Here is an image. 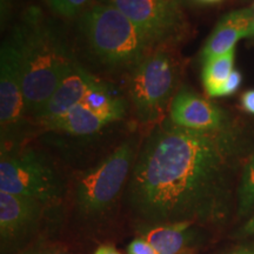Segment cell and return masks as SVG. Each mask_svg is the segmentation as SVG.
Here are the masks:
<instances>
[{
    "mask_svg": "<svg viewBox=\"0 0 254 254\" xmlns=\"http://www.w3.org/2000/svg\"><path fill=\"white\" fill-rule=\"evenodd\" d=\"M240 150L231 128L200 132L171 120L161 123L145 139L133 165L127 187L133 214L144 226L224 220Z\"/></svg>",
    "mask_w": 254,
    "mask_h": 254,
    "instance_id": "obj_1",
    "label": "cell"
},
{
    "mask_svg": "<svg viewBox=\"0 0 254 254\" xmlns=\"http://www.w3.org/2000/svg\"><path fill=\"white\" fill-rule=\"evenodd\" d=\"M11 36L20 53L27 114L37 118L75 60L59 32L38 8L28 9Z\"/></svg>",
    "mask_w": 254,
    "mask_h": 254,
    "instance_id": "obj_2",
    "label": "cell"
},
{
    "mask_svg": "<svg viewBox=\"0 0 254 254\" xmlns=\"http://www.w3.org/2000/svg\"><path fill=\"white\" fill-rule=\"evenodd\" d=\"M80 27L92 53L110 67L134 68L153 52L147 37L110 4L86 9Z\"/></svg>",
    "mask_w": 254,
    "mask_h": 254,
    "instance_id": "obj_3",
    "label": "cell"
},
{
    "mask_svg": "<svg viewBox=\"0 0 254 254\" xmlns=\"http://www.w3.org/2000/svg\"><path fill=\"white\" fill-rule=\"evenodd\" d=\"M134 146L125 141L75 182L74 201L79 217L98 221L109 214L125 189L135 161Z\"/></svg>",
    "mask_w": 254,
    "mask_h": 254,
    "instance_id": "obj_4",
    "label": "cell"
},
{
    "mask_svg": "<svg viewBox=\"0 0 254 254\" xmlns=\"http://www.w3.org/2000/svg\"><path fill=\"white\" fill-rule=\"evenodd\" d=\"M0 192L53 206L62 201L65 183L52 163L40 153L33 150H11L1 152Z\"/></svg>",
    "mask_w": 254,
    "mask_h": 254,
    "instance_id": "obj_5",
    "label": "cell"
},
{
    "mask_svg": "<svg viewBox=\"0 0 254 254\" xmlns=\"http://www.w3.org/2000/svg\"><path fill=\"white\" fill-rule=\"evenodd\" d=\"M177 74L176 63L163 49L153 51L133 68L129 97L140 122L153 123L163 116L173 100Z\"/></svg>",
    "mask_w": 254,
    "mask_h": 254,
    "instance_id": "obj_6",
    "label": "cell"
},
{
    "mask_svg": "<svg viewBox=\"0 0 254 254\" xmlns=\"http://www.w3.org/2000/svg\"><path fill=\"white\" fill-rule=\"evenodd\" d=\"M27 114L25 104L20 53L13 37L9 36L0 51V123L1 151L17 140Z\"/></svg>",
    "mask_w": 254,
    "mask_h": 254,
    "instance_id": "obj_7",
    "label": "cell"
},
{
    "mask_svg": "<svg viewBox=\"0 0 254 254\" xmlns=\"http://www.w3.org/2000/svg\"><path fill=\"white\" fill-rule=\"evenodd\" d=\"M126 15L154 47L179 39L184 18L171 0H105Z\"/></svg>",
    "mask_w": 254,
    "mask_h": 254,
    "instance_id": "obj_8",
    "label": "cell"
},
{
    "mask_svg": "<svg viewBox=\"0 0 254 254\" xmlns=\"http://www.w3.org/2000/svg\"><path fill=\"white\" fill-rule=\"evenodd\" d=\"M46 207L34 199L0 192L1 254H14L33 239Z\"/></svg>",
    "mask_w": 254,
    "mask_h": 254,
    "instance_id": "obj_9",
    "label": "cell"
},
{
    "mask_svg": "<svg viewBox=\"0 0 254 254\" xmlns=\"http://www.w3.org/2000/svg\"><path fill=\"white\" fill-rule=\"evenodd\" d=\"M170 120L190 131L217 132L228 128L220 107L187 88L180 90L173 98Z\"/></svg>",
    "mask_w": 254,
    "mask_h": 254,
    "instance_id": "obj_10",
    "label": "cell"
},
{
    "mask_svg": "<svg viewBox=\"0 0 254 254\" xmlns=\"http://www.w3.org/2000/svg\"><path fill=\"white\" fill-rule=\"evenodd\" d=\"M95 77L75 62L59 82L44 109L36 119L41 125L49 127L56 120L65 116L69 110L80 104L88 88L95 81Z\"/></svg>",
    "mask_w": 254,
    "mask_h": 254,
    "instance_id": "obj_11",
    "label": "cell"
},
{
    "mask_svg": "<svg viewBox=\"0 0 254 254\" xmlns=\"http://www.w3.org/2000/svg\"><path fill=\"white\" fill-rule=\"evenodd\" d=\"M254 8H243L224 15L206 40L201 57L206 60L222 56L233 50L243 38L250 36Z\"/></svg>",
    "mask_w": 254,
    "mask_h": 254,
    "instance_id": "obj_12",
    "label": "cell"
},
{
    "mask_svg": "<svg viewBox=\"0 0 254 254\" xmlns=\"http://www.w3.org/2000/svg\"><path fill=\"white\" fill-rule=\"evenodd\" d=\"M193 225L190 221L152 225L142 227L140 233L158 254H180L192 246L196 239Z\"/></svg>",
    "mask_w": 254,
    "mask_h": 254,
    "instance_id": "obj_13",
    "label": "cell"
},
{
    "mask_svg": "<svg viewBox=\"0 0 254 254\" xmlns=\"http://www.w3.org/2000/svg\"><path fill=\"white\" fill-rule=\"evenodd\" d=\"M81 104L110 124L122 119L126 110L123 98L99 79H95L91 85Z\"/></svg>",
    "mask_w": 254,
    "mask_h": 254,
    "instance_id": "obj_14",
    "label": "cell"
},
{
    "mask_svg": "<svg viewBox=\"0 0 254 254\" xmlns=\"http://www.w3.org/2000/svg\"><path fill=\"white\" fill-rule=\"evenodd\" d=\"M109 124L80 103L47 128L77 136H87L100 132Z\"/></svg>",
    "mask_w": 254,
    "mask_h": 254,
    "instance_id": "obj_15",
    "label": "cell"
},
{
    "mask_svg": "<svg viewBox=\"0 0 254 254\" xmlns=\"http://www.w3.org/2000/svg\"><path fill=\"white\" fill-rule=\"evenodd\" d=\"M234 60H236V49L204 62L201 78L205 92L208 97H218L221 86L233 72Z\"/></svg>",
    "mask_w": 254,
    "mask_h": 254,
    "instance_id": "obj_16",
    "label": "cell"
},
{
    "mask_svg": "<svg viewBox=\"0 0 254 254\" xmlns=\"http://www.w3.org/2000/svg\"><path fill=\"white\" fill-rule=\"evenodd\" d=\"M254 211V153L244 165L237 190V213L244 218Z\"/></svg>",
    "mask_w": 254,
    "mask_h": 254,
    "instance_id": "obj_17",
    "label": "cell"
},
{
    "mask_svg": "<svg viewBox=\"0 0 254 254\" xmlns=\"http://www.w3.org/2000/svg\"><path fill=\"white\" fill-rule=\"evenodd\" d=\"M50 7L63 17H73L84 9L90 0H47Z\"/></svg>",
    "mask_w": 254,
    "mask_h": 254,
    "instance_id": "obj_18",
    "label": "cell"
},
{
    "mask_svg": "<svg viewBox=\"0 0 254 254\" xmlns=\"http://www.w3.org/2000/svg\"><path fill=\"white\" fill-rule=\"evenodd\" d=\"M241 81H243L241 73L238 69H233L230 77H228L227 80L225 81V84L221 86L220 91L218 93V97H227V95L234 94L240 88Z\"/></svg>",
    "mask_w": 254,
    "mask_h": 254,
    "instance_id": "obj_19",
    "label": "cell"
},
{
    "mask_svg": "<svg viewBox=\"0 0 254 254\" xmlns=\"http://www.w3.org/2000/svg\"><path fill=\"white\" fill-rule=\"evenodd\" d=\"M127 254H158L153 246L144 238H135L127 246Z\"/></svg>",
    "mask_w": 254,
    "mask_h": 254,
    "instance_id": "obj_20",
    "label": "cell"
},
{
    "mask_svg": "<svg viewBox=\"0 0 254 254\" xmlns=\"http://www.w3.org/2000/svg\"><path fill=\"white\" fill-rule=\"evenodd\" d=\"M240 104L244 111H246L247 113L254 114V90H249L244 92V93L241 94Z\"/></svg>",
    "mask_w": 254,
    "mask_h": 254,
    "instance_id": "obj_21",
    "label": "cell"
},
{
    "mask_svg": "<svg viewBox=\"0 0 254 254\" xmlns=\"http://www.w3.org/2000/svg\"><path fill=\"white\" fill-rule=\"evenodd\" d=\"M52 251L53 249H51V247H47L43 245V244H37V245L25 249L17 254H51Z\"/></svg>",
    "mask_w": 254,
    "mask_h": 254,
    "instance_id": "obj_22",
    "label": "cell"
},
{
    "mask_svg": "<svg viewBox=\"0 0 254 254\" xmlns=\"http://www.w3.org/2000/svg\"><path fill=\"white\" fill-rule=\"evenodd\" d=\"M252 236H254V215L240 228L239 232H237V237L239 238H246Z\"/></svg>",
    "mask_w": 254,
    "mask_h": 254,
    "instance_id": "obj_23",
    "label": "cell"
},
{
    "mask_svg": "<svg viewBox=\"0 0 254 254\" xmlns=\"http://www.w3.org/2000/svg\"><path fill=\"white\" fill-rule=\"evenodd\" d=\"M93 254H122V253H120L118 250L114 249L113 246L103 245V246L98 247Z\"/></svg>",
    "mask_w": 254,
    "mask_h": 254,
    "instance_id": "obj_24",
    "label": "cell"
},
{
    "mask_svg": "<svg viewBox=\"0 0 254 254\" xmlns=\"http://www.w3.org/2000/svg\"><path fill=\"white\" fill-rule=\"evenodd\" d=\"M226 254H254V247H239Z\"/></svg>",
    "mask_w": 254,
    "mask_h": 254,
    "instance_id": "obj_25",
    "label": "cell"
},
{
    "mask_svg": "<svg viewBox=\"0 0 254 254\" xmlns=\"http://www.w3.org/2000/svg\"><path fill=\"white\" fill-rule=\"evenodd\" d=\"M249 37H254V18L252 20V25H251V30H250V36Z\"/></svg>",
    "mask_w": 254,
    "mask_h": 254,
    "instance_id": "obj_26",
    "label": "cell"
},
{
    "mask_svg": "<svg viewBox=\"0 0 254 254\" xmlns=\"http://www.w3.org/2000/svg\"><path fill=\"white\" fill-rule=\"evenodd\" d=\"M199 1L207 2V4H212V2H218V1H220V0H199Z\"/></svg>",
    "mask_w": 254,
    "mask_h": 254,
    "instance_id": "obj_27",
    "label": "cell"
},
{
    "mask_svg": "<svg viewBox=\"0 0 254 254\" xmlns=\"http://www.w3.org/2000/svg\"><path fill=\"white\" fill-rule=\"evenodd\" d=\"M51 254H69V253H66V252H63V251H55L53 250Z\"/></svg>",
    "mask_w": 254,
    "mask_h": 254,
    "instance_id": "obj_28",
    "label": "cell"
},
{
    "mask_svg": "<svg viewBox=\"0 0 254 254\" xmlns=\"http://www.w3.org/2000/svg\"><path fill=\"white\" fill-rule=\"evenodd\" d=\"M253 8H254V6H253Z\"/></svg>",
    "mask_w": 254,
    "mask_h": 254,
    "instance_id": "obj_29",
    "label": "cell"
}]
</instances>
